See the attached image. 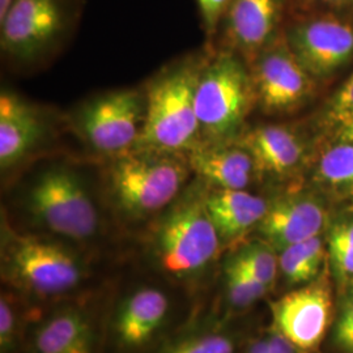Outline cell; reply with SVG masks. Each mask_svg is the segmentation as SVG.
<instances>
[{
  "label": "cell",
  "instance_id": "obj_9",
  "mask_svg": "<svg viewBox=\"0 0 353 353\" xmlns=\"http://www.w3.org/2000/svg\"><path fill=\"white\" fill-rule=\"evenodd\" d=\"M312 77L287 41L261 51L252 75L256 100L268 113H288L300 108L314 89Z\"/></svg>",
  "mask_w": 353,
  "mask_h": 353
},
{
  "label": "cell",
  "instance_id": "obj_20",
  "mask_svg": "<svg viewBox=\"0 0 353 353\" xmlns=\"http://www.w3.org/2000/svg\"><path fill=\"white\" fill-rule=\"evenodd\" d=\"M325 255L323 241L318 236L281 250L279 267L290 284H301L316 278Z\"/></svg>",
  "mask_w": 353,
  "mask_h": 353
},
{
  "label": "cell",
  "instance_id": "obj_15",
  "mask_svg": "<svg viewBox=\"0 0 353 353\" xmlns=\"http://www.w3.org/2000/svg\"><path fill=\"white\" fill-rule=\"evenodd\" d=\"M43 132L37 112L19 96H0V166L8 170L34 150Z\"/></svg>",
  "mask_w": 353,
  "mask_h": 353
},
{
  "label": "cell",
  "instance_id": "obj_10",
  "mask_svg": "<svg viewBox=\"0 0 353 353\" xmlns=\"http://www.w3.org/2000/svg\"><path fill=\"white\" fill-rule=\"evenodd\" d=\"M290 50L312 76L336 72L353 58V24L336 16L306 19L287 33Z\"/></svg>",
  "mask_w": 353,
  "mask_h": 353
},
{
  "label": "cell",
  "instance_id": "obj_17",
  "mask_svg": "<svg viewBox=\"0 0 353 353\" xmlns=\"http://www.w3.org/2000/svg\"><path fill=\"white\" fill-rule=\"evenodd\" d=\"M239 145L252 154L256 170L272 176L290 174L303 160L301 140L280 125L254 127L241 137Z\"/></svg>",
  "mask_w": 353,
  "mask_h": 353
},
{
  "label": "cell",
  "instance_id": "obj_26",
  "mask_svg": "<svg viewBox=\"0 0 353 353\" xmlns=\"http://www.w3.org/2000/svg\"><path fill=\"white\" fill-rule=\"evenodd\" d=\"M17 338V314L10 296H1L0 300V351L12 353Z\"/></svg>",
  "mask_w": 353,
  "mask_h": 353
},
{
  "label": "cell",
  "instance_id": "obj_2",
  "mask_svg": "<svg viewBox=\"0 0 353 353\" xmlns=\"http://www.w3.org/2000/svg\"><path fill=\"white\" fill-rule=\"evenodd\" d=\"M201 68L182 64L157 79L147 92V110L134 150L183 153L202 144L195 110V89Z\"/></svg>",
  "mask_w": 353,
  "mask_h": 353
},
{
  "label": "cell",
  "instance_id": "obj_24",
  "mask_svg": "<svg viewBox=\"0 0 353 353\" xmlns=\"http://www.w3.org/2000/svg\"><path fill=\"white\" fill-rule=\"evenodd\" d=\"M233 258L267 287L274 284L278 275L279 261L274 249L267 242L250 243Z\"/></svg>",
  "mask_w": 353,
  "mask_h": 353
},
{
  "label": "cell",
  "instance_id": "obj_23",
  "mask_svg": "<svg viewBox=\"0 0 353 353\" xmlns=\"http://www.w3.org/2000/svg\"><path fill=\"white\" fill-rule=\"evenodd\" d=\"M328 252L336 275L353 279V219L336 221L328 233Z\"/></svg>",
  "mask_w": 353,
  "mask_h": 353
},
{
  "label": "cell",
  "instance_id": "obj_19",
  "mask_svg": "<svg viewBox=\"0 0 353 353\" xmlns=\"http://www.w3.org/2000/svg\"><path fill=\"white\" fill-rule=\"evenodd\" d=\"M34 353H94V332L87 314L74 306L57 310L36 330Z\"/></svg>",
  "mask_w": 353,
  "mask_h": 353
},
{
  "label": "cell",
  "instance_id": "obj_3",
  "mask_svg": "<svg viewBox=\"0 0 353 353\" xmlns=\"http://www.w3.org/2000/svg\"><path fill=\"white\" fill-rule=\"evenodd\" d=\"M256 100L252 76L230 52H221L201 70L195 110L203 141L225 143L237 138Z\"/></svg>",
  "mask_w": 353,
  "mask_h": 353
},
{
  "label": "cell",
  "instance_id": "obj_32",
  "mask_svg": "<svg viewBox=\"0 0 353 353\" xmlns=\"http://www.w3.org/2000/svg\"><path fill=\"white\" fill-rule=\"evenodd\" d=\"M321 1L336 11H353V0H321Z\"/></svg>",
  "mask_w": 353,
  "mask_h": 353
},
{
  "label": "cell",
  "instance_id": "obj_6",
  "mask_svg": "<svg viewBox=\"0 0 353 353\" xmlns=\"http://www.w3.org/2000/svg\"><path fill=\"white\" fill-rule=\"evenodd\" d=\"M7 272L16 284L39 296L74 290L84 276L83 265L65 248L37 237H13L7 250Z\"/></svg>",
  "mask_w": 353,
  "mask_h": 353
},
{
  "label": "cell",
  "instance_id": "obj_30",
  "mask_svg": "<svg viewBox=\"0 0 353 353\" xmlns=\"http://www.w3.org/2000/svg\"><path fill=\"white\" fill-rule=\"evenodd\" d=\"M331 122L335 127V137L338 141L353 143V113L341 115Z\"/></svg>",
  "mask_w": 353,
  "mask_h": 353
},
{
  "label": "cell",
  "instance_id": "obj_14",
  "mask_svg": "<svg viewBox=\"0 0 353 353\" xmlns=\"http://www.w3.org/2000/svg\"><path fill=\"white\" fill-rule=\"evenodd\" d=\"M188 157L191 170L216 189L245 190L256 170L252 154L241 145L203 141Z\"/></svg>",
  "mask_w": 353,
  "mask_h": 353
},
{
  "label": "cell",
  "instance_id": "obj_35",
  "mask_svg": "<svg viewBox=\"0 0 353 353\" xmlns=\"http://www.w3.org/2000/svg\"><path fill=\"white\" fill-rule=\"evenodd\" d=\"M296 1H299V3H303V1H309V0H296Z\"/></svg>",
  "mask_w": 353,
  "mask_h": 353
},
{
  "label": "cell",
  "instance_id": "obj_5",
  "mask_svg": "<svg viewBox=\"0 0 353 353\" xmlns=\"http://www.w3.org/2000/svg\"><path fill=\"white\" fill-rule=\"evenodd\" d=\"M28 205L42 225L71 240H88L99 229L88 190L68 169H51L39 176L29 191Z\"/></svg>",
  "mask_w": 353,
  "mask_h": 353
},
{
  "label": "cell",
  "instance_id": "obj_18",
  "mask_svg": "<svg viewBox=\"0 0 353 353\" xmlns=\"http://www.w3.org/2000/svg\"><path fill=\"white\" fill-rule=\"evenodd\" d=\"M205 208L221 242H234L263 220L268 204L246 190L214 189L205 194Z\"/></svg>",
  "mask_w": 353,
  "mask_h": 353
},
{
  "label": "cell",
  "instance_id": "obj_12",
  "mask_svg": "<svg viewBox=\"0 0 353 353\" xmlns=\"http://www.w3.org/2000/svg\"><path fill=\"white\" fill-rule=\"evenodd\" d=\"M326 214L316 199L296 195L268 205L259 224L265 242L276 250L318 237L325 227Z\"/></svg>",
  "mask_w": 353,
  "mask_h": 353
},
{
  "label": "cell",
  "instance_id": "obj_29",
  "mask_svg": "<svg viewBox=\"0 0 353 353\" xmlns=\"http://www.w3.org/2000/svg\"><path fill=\"white\" fill-rule=\"evenodd\" d=\"M350 113H353V74L330 102L328 119L332 121L341 115Z\"/></svg>",
  "mask_w": 353,
  "mask_h": 353
},
{
  "label": "cell",
  "instance_id": "obj_4",
  "mask_svg": "<svg viewBox=\"0 0 353 353\" xmlns=\"http://www.w3.org/2000/svg\"><path fill=\"white\" fill-rule=\"evenodd\" d=\"M221 240L205 208V194L194 191L165 214L154 236V252L165 271L189 276L203 271Z\"/></svg>",
  "mask_w": 353,
  "mask_h": 353
},
{
  "label": "cell",
  "instance_id": "obj_8",
  "mask_svg": "<svg viewBox=\"0 0 353 353\" xmlns=\"http://www.w3.org/2000/svg\"><path fill=\"white\" fill-rule=\"evenodd\" d=\"M71 14V0H14L0 21L1 48L13 57H34L63 34Z\"/></svg>",
  "mask_w": 353,
  "mask_h": 353
},
{
  "label": "cell",
  "instance_id": "obj_34",
  "mask_svg": "<svg viewBox=\"0 0 353 353\" xmlns=\"http://www.w3.org/2000/svg\"><path fill=\"white\" fill-rule=\"evenodd\" d=\"M14 0H0V21L6 17Z\"/></svg>",
  "mask_w": 353,
  "mask_h": 353
},
{
  "label": "cell",
  "instance_id": "obj_31",
  "mask_svg": "<svg viewBox=\"0 0 353 353\" xmlns=\"http://www.w3.org/2000/svg\"><path fill=\"white\" fill-rule=\"evenodd\" d=\"M265 341H267L270 353H297V350H299L278 330L272 331L270 334V336L265 338Z\"/></svg>",
  "mask_w": 353,
  "mask_h": 353
},
{
  "label": "cell",
  "instance_id": "obj_27",
  "mask_svg": "<svg viewBox=\"0 0 353 353\" xmlns=\"http://www.w3.org/2000/svg\"><path fill=\"white\" fill-rule=\"evenodd\" d=\"M335 338L341 348L353 353V279L343 301Z\"/></svg>",
  "mask_w": 353,
  "mask_h": 353
},
{
  "label": "cell",
  "instance_id": "obj_21",
  "mask_svg": "<svg viewBox=\"0 0 353 353\" xmlns=\"http://www.w3.org/2000/svg\"><path fill=\"white\" fill-rule=\"evenodd\" d=\"M316 176L331 189L353 195V143L339 141L318 163Z\"/></svg>",
  "mask_w": 353,
  "mask_h": 353
},
{
  "label": "cell",
  "instance_id": "obj_11",
  "mask_svg": "<svg viewBox=\"0 0 353 353\" xmlns=\"http://www.w3.org/2000/svg\"><path fill=\"white\" fill-rule=\"evenodd\" d=\"M332 300L327 276L283 296L272 305L276 330L299 350H313L322 341L331 318Z\"/></svg>",
  "mask_w": 353,
  "mask_h": 353
},
{
  "label": "cell",
  "instance_id": "obj_13",
  "mask_svg": "<svg viewBox=\"0 0 353 353\" xmlns=\"http://www.w3.org/2000/svg\"><path fill=\"white\" fill-rule=\"evenodd\" d=\"M169 313V300L163 290L143 287L128 294L115 318L114 330L121 347L134 350L151 341Z\"/></svg>",
  "mask_w": 353,
  "mask_h": 353
},
{
  "label": "cell",
  "instance_id": "obj_33",
  "mask_svg": "<svg viewBox=\"0 0 353 353\" xmlns=\"http://www.w3.org/2000/svg\"><path fill=\"white\" fill-rule=\"evenodd\" d=\"M248 353H270L268 352V345H267L265 339H258V341H252Z\"/></svg>",
  "mask_w": 353,
  "mask_h": 353
},
{
  "label": "cell",
  "instance_id": "obj_25",
  "mask_svg": "<svg viewBox=\"0 0 353 353\" xmlns=\"http://www.w3.org/2000/svg\"><path fill=\"white\" fill-rule=\"evenodd\" d=\"M157 353H234V341L223 332L204 331L181 338Z\"/></svg>",
  "mask_w": 353,
  "mask_h": 353
},
{
  "label": "cell",
  "instance_id": "obj_22",
  "mask_svg": "<svg viewBox=\"0 0 353 353\" xmlns=\"http://www.w3.org/2000/svg\"><path fill=\"white\" fill-rule=\"evenodd\" d=\"M225 280L229 301L236 307H248L267 293L268 287L261 283L232 258L225 267Z\"/></svg>",
  "mask_w": 353,
  "mask_h": 353
},
{
  "label": "cell",
  "instance_id": "obj_16",
  "mask_svg": "<svg viewBox=\"0 0 353 353\" xmlns=\"http://www.w3.org/2000/svg\"><path fill=\"white\" fill-rule=\"evenodd\" d=\"M283 0H233L225 13L228 38L245 52L268 45L281 16Z\"/></svg>",
  "mask_w": 353,
  "mask_h": 353
},
{
  "label": "cell",
  "instance_id": "obj_1",
  "mask_svg": "<svg viewBox=\"0 0 353 353\" xmlns=\"http://www.w3.org/2000/svg\"><path fill=\"white\" fill-rule=\"evenodd\" d=\"M190 170L188 154L131 150L114 157L109 186L123 214L143 219L176 199Z\"/></svg>",
  "mask_w": 353,
  "mask_h": 353
},
{
  "label": "cell",
  "instance_id": "obj_28",
  "mask_svg": "<svg viewBox=\"0 0 353 353\" xmlns=\"http://www.w3.org/2000/svg\"><path fill=\"white\" fill-rule=\"evenodd\" d=\"M233 0H196L207 34H214Z\"/></svg>",
  "mask_w": 353,
  "mask_h": 353
},
{
  "label": "cell",
  "instance_id": "obj_7",
  "mask_svg": "<svg viewBox=\"0 0 353 353\" xmlns=\"http://www.w3.org/2000/svg\"><path fill=\"white\" fill-rule=\"evenodd\" d=\"M147 96L139 90H118L89 102L79 117L89 145L108 156L134 150L144 126Z\"/></svg>",
  "mask_w": 353,
  "mask_h": 353
}]
</instances>
